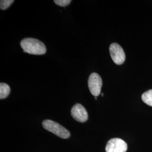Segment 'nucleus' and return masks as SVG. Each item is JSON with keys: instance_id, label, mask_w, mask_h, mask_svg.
Instances as JSON below:
<instances>
[{"instance_id": "1", "label": "nucleus", "mask_w": 152, "mask_h": 152, "mask_svg": "<svg viewBox=\"0 0 152 152\" xmlns=\"http://www.w3.org/2000/svg\"><path fill=\"white\" fill-rule=\"evenodd\" d=\"M20 46L24 53L30 54L44 55L46 52L45 44L36 38H24L20 42Z\"/></svg>"}, {"instance_id": "2", "label": "nucleus", "mask_w": 152, "mask_h": 152, "mask_svg": "<svg viewBox=\"0 0 152 152\" xmlns=\"http://www.w3.org/2000/svg\"><path fill=\"white\" fill-rule=\"evenodd\" d=\"M42 126L45 130L49 131L62 139H68L71 136V133L69 131L52 120H45L42 122Z\"/></svg>"}, {"instance_id": "3", "label": "nucleus", "mask_w": 152, "mask_h": 152, "mask_svg": "<svg viewBox=\"0 0 152 152\" xmlns=\"http://www.w3.org/2000/svg\"><path fill=\"white\" fill-rule=\"evenodd\" d=\"M103 85L102 79L96 73H92L88 78V86L90 92L95 97L98 96Z\"/></svg>"}, {"instance_id": "4", "label": "nucleus", "mask_w": 152, "mask_h": 152, "mask_svg": "<svg viewBox=\"0 0 152 152\" xmlns=\"http://www.w3.org/2000/svg\"><path fill=\"white\" fill-rule=\"evenodd\" d=\"M109 52L112 60L117 65H121L125 62V52L120 45L117 43L111 44L109 47Z\"/></svg>"}, {"instance_id": "5", "label": "nucleus", "mask_w": 152, "mask_h": 152, "mask_svg": "<svg viewBox=\"0 0 152 152\" xmlns=\"http://www.w3.org/2000/svg\"><path fill=\"white\" fill-rule=\"evenodd\" d=\"M127 145L125 141L120 138H113L107 142L105 147L106 152H126Z\"/></svg>"}, {"instance_id": "6", "label": "nucleus", "mask_w": 152, "mask_h": 152, "mask_svg": "<svg viewBox=\"0 0 152 152\" xmlns=\"http://www.w3.org/2000/svg\"><path fill=\"white\" fill-rule=\"evenodd\" d=\"M71 115L75 120L79 122H85L88 118L86 109L80 104H76L72 107Z\"/></svg>"}, {"instance_id": "7", "label": "nucleus", "mask_w": 152, "mask_h": 152, "mask_svg": "<svg viewBox=\"0 0 152 152\" xmlns=\"http://www.w3.org/2000/svg\"><path fill=\"white\" fill-rule=\"evenodd\" d=\"M10 92V87L5 83H0V99L7 98Z\"/></svg>"}, {"instance_id": "8", "label": "nucleus", "mask_w": 152, "mask_h": 152, "mask_svg": "<svg viewBox=\"0 0 152 152\" xmlns=\"http://www.w3.org/2000/svg\"><path fill=\"white\" fill-rule=\"evenodd\" d=\"M141 99L145 103L152 107V90L144 92L141 96Z\"/></svg>"}, {"instance_id": "9", "label": "nucleus", "mask_w": 152, "mask_h": 152, "mask_svg": "<svg viewBox=\"0 0 152 152\" xmlns=\"http://www.w3.org/2000/svg\"><path fill=\"white\" fill-rule=\"evenodd\" d=\"M14 2V0H1L0 1V8L1 10L7 9Z\"/></svg>"}, {"instance_id": "10", "label": "nucleus", "mask_w": 152, "mask_h": 152, "mask_svg": "<svg viewBox=\"0 0 152 152\" xmlns=\"http://www.w3.org/2000/svg\"><path fill=\"white\" fill-rule=\"evenodd\" d=\"M54 2L58 6L65 7L66 6L70 4L72 1L71 0H55Z\"/></svg>"}, {"instance_id": "11", "label": "nucleus", "mask_w": 152, "mask_h": 152, "mask_svg": "<svg viewBox=\"0 0 152 152\" xmlns=\"http://www.w3.org/2000/svg\"><path fill=\"white\" fill-rule=\"evenodd\" d=\"M95 99L96 100V99H97V98H96V97H95Z\"/></svg>"}]
</instances>
